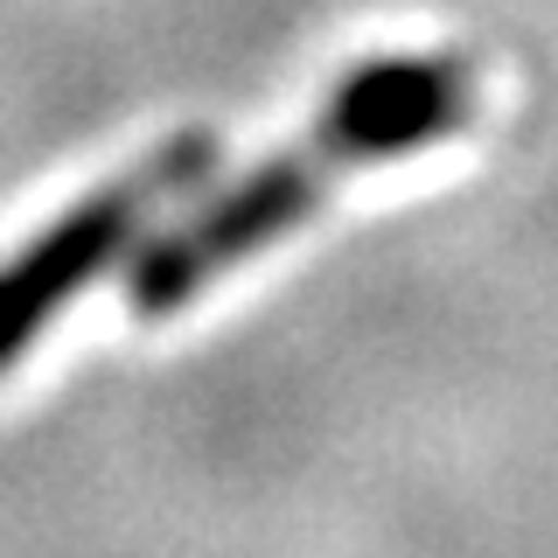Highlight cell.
I'll list each match as a JSON object with an SVG mask.
<instances>
[{"instance_id": "1", "label": "cell", "mask_w": 558, "mask_h": 558, "mask_svg": "<svg viewBox=\"0 0 558 558\" xmlns=\"http://www.w3.org/2000/svg\"><path fill=\"white\" fill-rule=\"evenodd\" d=\"M475 105H482V70L461 49L363 63L356 77H342L322 98L314 126L293 147L231 174L209 203H196L182 223H168L133 258V279H126L133 314L161 322V314L189 307L223 272H238L244 258H258L287 231H301V217L328 189H342L349 174H363L377 161H398V154H418L433 140L461 133L475 119Z\"/></svg>"}, {"instance_id": "2", "label": "cell", "mask_w": 558, "mask_h": 558, "mask_svg": "<svg viewBox=\"0 0 558 558\" xmlns=\"http://www.w3.org/2000/svg\"><path fill=\"white\" fill-rule=\"evenodd\" d=\"M209 168H217V133L189 126V133L161 140L147 161H133L119 182H105L98 196L70 203L63 217L49 223V231H35L14 258H0V371L22 363L28 342L43 336L168 203H182Z\"/></svg>"}]
</instances>
